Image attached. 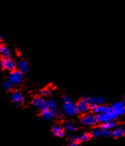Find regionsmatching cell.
Returning <instances> with one entry per match:
<instances>
[{
	"mask_svg": "<svg viewBox=\"0 0 125 146\" xmlns=\"http://www.w3.org/2000/svg\"><path fill=\"white\" fill-rule=\"evenodd\" d=\"M111 135V131L110 130H107V129H102V136L103 137H109Z\"/></svg>",
	"mask_w": 125,
	"mask_h": 146,
	"instance_id": "cb8c5ba5",
	"label": "cell"
},
{
	"mask_svg": "<svg viewBox=\"0 0 125 146\" xmlns=\"http://www.w3.org/2000/svg\"><path fill=\"white\" fill-rule=\"evenodd\" d=\"M32 104H33L34 107L42 110V109H44L46 107L47 101H46V100L43 99V98H41V97H35V98L33 100Z\"/></svg>",
	"mask_w": 125,
	"mask_h": 146,
	"instance_id": "30bf717a",
	"label": "cell"
},
{
	"mask_svg": "<svg viewBox=\"0 0 125 146\" xmlns=\"http://www.w3.org/2000/svg\"><path fill=\"white\" fill-rule=\"evenodd\" d=\"M17 68L18 70H20L21 73L27 72L29 68V63L26 60H21L17 64Z\"/></svg>",
	"mask_w": 125,
	"mask_h": 146,
	"instance_id": "2e32d148",
	"label": "cell"
},
{
	"mask_svg": "<svg viewBox=\"0 0 125 146\" xmlns=\"http://www.w3.org/2000/svg\"><path fill=\"white\" fill-rule=\"evenodd\" d=\"M2 68V59L0 58V68Z\"/></svg>",
	"mask_w": 125,
	"mask_h": 146,
	"instance_id": "83f0119b",
	"label": "cell"
},
{
	"mask_svg": "<svg viewBox=\"0 0 125 146\" xmlns=\"http://www.w3.org/2000/svg\"><path fill=\"white\" fill-rule=\"evenodd\" d=\"M92 137V136L90 133H84L81 135H72L70 137V139L72 142H76V143H83V142H87L90 140Z\"/></svg>",
	"mask_w": 125,
	"mask_h": 146,
	"instance_id": "8992f818",
	"label": "cell"
},
{
	"mask_svg": "<svg viewBox=\"0 0 125 146\" xmlns=\"http://www.w3.org/2000/svg\"><path fill=\"white\" fill-rule=\"evenodd\" d=\"M67 146H81V145H80L79 143H76V142H72V143H70L69 145H67Z\"/></svg>",
	"mask_w": 125,
	"mask_h": 146,
	"instance_id": "484cf974",
	"label": "cell"
},
{
	"mask_svg": "<svg viewBox=\"0 0 125 146\" xmlns=\"http://www.w3.org/2000/svg\"><path fill=\"white\" fill-rule=\"evenodd\" d=\"M116 127V123L113 120L108 121V122L102 123L100 128L102 129H107V130H111L112 129H114Z\"/></svg>",
	"mask_w": 125,
	"mask_h": 146,
	"instance_id": "e0dca14e",
	"label": "cell"
},
{
	"mask_svg": "<svg viewBox=\"0 0 125 146\" xmlns=\"http://www.w3.org/2000/svg\"><path fill=\"white\" fill-rule=\"evenodd\" d=\"M63 129H65L66 131H69V132H74L77 131V127L74 125V123L71 120H66L63 124Z\"/></svg>",
	"mask_w": 125,
	"mask_h": 146,
	"instance_id": "4fadbf2b",
	"label": "cell"
},
{
	"mask_svg": "<svg viewBox=\"0 0 125 146\" xmlns=\"http://www.w3.org/2000/svg\"><path fill=\"white\" fill-rule=\"evenodd\" d=\"M80 122L82 125L93 126L96 125L98 121L96 116L91 114H88V115H82L80 119Z\"/></svg>",
	"mask_w": 125,
	"mask_h": 146,
	"instance_id": "277c9868",
	"label": "cell"
},
{
	"mask_svg": "<svg viewBox=\"0 0 125 146\" xmlns=\"http://www.w3.org/2000/svg\"><path fill=\"white\" fill-rule=\"evenodd\" d=\"M118 116L117 114L114 112L111 107H107L105 109V112L103 113L98 114L96 115V118H97L98 122L100 123H105L110 120H114L115 119L118 118Z\"/></svg>",
	"mask_w": 125,
	"mask_h": 146,
	"instance_id": "6da1fadb",
	"label": "cell"
},
{
	"mask_svg": "<svg viewBox=\"0 0 125 146\" xmlns=\"http://www.w3.org/2000/svg\"><path fill=\"white\" fill-rule=\"evenodd\" d=\"M2 40V38H1V35H0V40Z\"/></svg>",
	"mask_w": 125,
	"mask_h": 146,
	"instance_id": "f1b7e54d",
	"label": "cell"
},
{
	"mask_svg": "<svg viewBox=\"0 0 125 146\" xmlns=\"http://www.w3.org/2000/svg\"><path fill=\"white\" fill-rule=\"evenodd\" d=\"M2 68L7 70L12 71L16 68V64L12 59L10 58V57H4L2 59Z\"/></svg>",
	"mask_w": 125,
	"mask_h": 146,
	"instance_id": "9c48e42d",
	"label": "cell"
},
{
	"mask_svg": "<svg viewBox=\"0 0 125 146\" xmlns=\"http://www.w3.org/2000/svg\"><path fill=\"white\" fill-rule=\"evenodd\" d=\"M63 111L66 115H70V116L75 115L78 113L76 104L74 102H72L71 100L69 102H64V105H63Z\"/></svg>",
	"mask_w": 125,
	"mask_h": 146,
	"instance_id": "3957f363",
	"label": "cell"
},
{
	"mask_svg": "<svg viewBox=\"0 0 125 146\" xmlns=\"http://www.w3.org/2000/svg\"><path fill=\"white\" fill-rule=\"evenodd\" d=\"M91 136L94 137H100L102 136V129L101 128H94V129H93L91 131Z\"/></svg>",
	"mask_w": 125,
	"mask_h": 146,
	"instance_id": "d6986e66",
	"label": "cell"
},
{
	"mask_svg": "<svg viewBox=\"0 0 125 146\" xmlns=\"http://www.w3.org/2000/svg\"><path fill=\"white\" fill-rule=\"evenodd\" d=\"M23 73L19 70H12L8 76V81L12 83L13 85H19L22 82Z\"/></svg>",
	"mask_w": 125,
	"mask_h": 146,
	"instance_id": "7a4b0ae2",
	"label": "cell"
},
{
	"mask_svg": "<svg viewBox=\"0 0 125 146\" xmlns=\"http://www.w3.org/2000/svg\"><path fill=\"white\" fill-rule=\"evenodd\" d=\"M106 106H105V105L103 104H100V105H97V107H96V109H95L93 112H94L95 114H96V115H98V114H101V113H103V112H105V109H106Z\"/></svg>",
	"mask_w": 125,
	"mask_h": 146,
	"instance_id": "44dd1931",
	"label": "cell"
},
{
	"mask_svg": "<svg viewBox=\"0 0 125 146\" xmlns=\"http://www.w3.org/2000/svg\"><path fill=\"white\" fill-rule=\"evenodd\" d=\"M13 84L9 81L5 82L3 84V88L5 90H10L13 88Z\"/></svg>",
	"mask_w": 125,
	"mask_h": 146,
	"instance_id": "7402d4cb",
	"label": "cell"
},
{
	"mask_svg": "<svg viewBox=\"0 0 125 146\" xmlns=\"http://www.w3.org/2000/svg\"><path fill=\"white\" fill-rule=\"evenodd\" d=\"M125 134V129L124 125H119L115 129V130L111 131V136L113 138L118 139L122 137Z\"/></svg>",
	"mask_w": 125,
	"mask_h": 146,
	"instance_id": "8fae6325",
	"label": "cell"
},
{
	"mask_svg": "<svg viewBox=\"0 0 125 146\" xmlns=\"http://www.w3.org/2000/svg\"><path fill=\"white\" fill-rule=\"evenodd\" d=\"M113 110H114V112L117 114L118 117L122 116L125 112V105L124 102H118L113 104L111 106Z\"/></svg>",
	"mask_w": 125,
	"mask_h": 146,
	"instance_id": "ba28073f",
	"label": "cell"
},
{
	"mask_svg": "<svg viewBox=\"0 0 125 146\" xmlns=\"http://www.w3.org/2000/svg\"><path fill=\"white\" fill-rule=\"evenodd\" d=\"M46 108H48L49 110H51L53 112H57V103L53 99H50L47 101Z\"/></svg>",
	"mask_w": 125,
	"mask_h": 146,
	"instance_id": "ac0fdd59",
	"label": "cell"
},
{
	"mask_svg": "<svg viewBox=\"0 0 125 146\" xmlns=\"http://www.w3.org/2000/svg\"><path fill=\"white\" fill-rule=\"evenodd\" d=\"M63 101H64V102H69V101H70V98H69V96H64V98H63Z\"/></svg>",
	"mask_w": 125,
	"mask_h": 146,
	"instance_id": "4316f807",
	"label": "cell"
},
{
	"mask_svg": "<svg viewBox=\"0 0 125 146\" xmlns=\"http://www.w3.org/2000/svg\"><path fill=\"white\" fill-rule=\"evenodd\" d=\"M89 105L90 104L88 102V98H83L77 102V104H76V107H77L78 112L81 114H84L89 110Z\"/></svg>",
	"mask_w": 125,
	"mask_h": 146,
	"instance_id": "5b68a950",
	"label": "cell"
},
{
	"mask_svg": "<svg viewBox=\"0 0 125 146\" xmlns=\"http://www.w3.org/2000/svg\"><path fill=\"white\" fill-rule=\"evenodd\" d=\"M11 100L14 103L17 104L19 106L21 105L24 102V97H23L22 94L18 91H15L13 93L12 96H11Z\"/></svg>",
	"mask_w": 125,
	"mask_h": 146,
	"instance_id": "7c38bea8",
	"label": "cell"
},
{
	"mask_svg": "<svg viewBox=\"0 0 125 146\" xmlns=\"http://www.w3.org/2000/svg\"><path fill=\"white\" fill-rule=\"evenodd\" d=\"M0 53L4 57H9L10 56V51L7 47L2 46L0 48Z\"/></svg>",
	"mask_w": 125,
	"mask_h": 146,
	"instance_id": "ffe728a7",
	"label": "cell"
},
{
	"mask_svg": "<svg viewBox=\"0 0 125 146\" xmlns=\"http://www.w3.org/2000/svg\"><path fill=\"white\" fill-rule=\"evenodd\" d=\"M51 132L58 137H64L65 136V131H64L63 127L60 125H54L52 127V129H51Z\"/></svg>",
	"mask_w": 125,
	"mask_h": 146,
	"instance_id": "5bb4252c",
	"label": "cell"
},
{
	"mask_svg": "<svg viewBox=\"0 0 125 146\" xmlns=\"http://www.w3.org/2000/svg\"><path fill=\"white\" fill-rule=\"evenodd\" d=\"M51 90L50 88H46V89L43 90L42 91H41V95L43 96H49L50 94L51 93Z\"/></svg>",
	"mask_w": 125,
	"mask_h": 146,
	"instance_id": "603a6c76",
	"label": "cell"
},
{
	"mask_svg": "<svg viewBox=\"0 0 125 146\" xmlns=\"http://www.w3.org/2000/svg\"><path fill=\"white\" fill-rule=\"evenodd\" d=\"M89 104H95L100 105L105 103V99L102 96H91L87 98Z\"/></svg>",
	"mask_w": 125,
	"mask_h": 146,
	"instance_id": "9a60e30c",
	"label": "cell"
},
{
	"mask_svg": "<svg viewBox=\"0 0 125 146\" xmlns=\"http://www.w3.org/2000/svg\"><path fill=\"white\" fill-rule=\"evenodd\" d=\"M1 46H1V45H0V48H1Z\"/></svg>",
	"mask_w": 125,
	"mask_h": 146,
	"instance_id": "f546056e",
	"label": "cell"
},
{
	"mask_svg": "<svg viewBox=\"0 0 125 146\" xmlns=\"http://www.w3.org/2000/svg\"><path fill=\"white\" fill-rule=\"evenodd\" d=\"M41 115L42 119L43 120H52L55 117H57V115H58V112H53L51 110H49L48 108H44L41 110Z\"/></svg>",
	"mask_w": 125,
	"mask_h": 146,
	"instance_id": "52a82bcc",
	"label": "cell"
},
{
	"mask_svg": "<svg viewBox=\"0 0 125 146\" xmlns=\"http://www.w3.org/2000/svg\"><path fill=\"white\" fill-rule=\"evenodd\" d=\"M96 107H97V104H91L89 105V110H91L92 111H94V110L96 109Z\"/></svg>",
	"mask_w": 125,
	"mask_h": 146,
	"instance_id": "d4e9b609",
	"label": "cell"
}]
</instances>
